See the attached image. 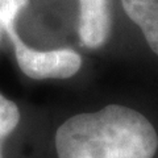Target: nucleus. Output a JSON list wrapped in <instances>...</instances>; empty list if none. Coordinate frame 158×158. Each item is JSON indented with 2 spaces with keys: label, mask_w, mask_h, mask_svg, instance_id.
Returning <instances> with one entry per match:
<instances>
[{
  "label": "nucleus",
  "mask_w": 158,
  "mask_h": 158,
  "mask_svg": "<svg viewBox=\"0 0 158 158\" xmlns=\"http://www.w3.org/2000/svg\"><path fill=\"white\" fill-rule=\"evenodd\" d=\"M29 0H0V27L15 25L19 12L27 7Z\"/></svg>",
  "instance_id": "nucleus-6"
},
{
  "label": "nucleus",
  "mask_w": 158,
  "mask_h": 158,
  "mask_svg": "<svg viewBox=\"0 0 158 158\" xmlns=\"http://www.w3.org/2000/svg\"><path fill=\"white\" fill-rule=\"evenodd\" d=\"M0 158H3V140H0Z\"/></svg>",
  "instance_id": "nucleus-7"
},
{
  "label": "nucleus",
  "mask_w": 158,
  "mask_h": 158,
  "mask_svg": "<svg viewBox=\"0 0 158 158\" xmlns=\"http://www.w3.org/2000/svg\"><path fill=\"white\" fill-rule=\"evenodd\" d=\"M157 149L152 123L118 104L73 116L56 133L58 158H153Z\"/></svg>",
  "instance_id": "nucleus-1"
},
{
  "label": "nucleus",
  "mask_w": 158,
  "mask_h": 158,
  "mask_svg": "<svg viewBox=\"0 0 158 158\" xmlns=\"http://www.w3.org/2000/svg\"><path fill=\"white\" fill-rule=\"evenodd\" d=\"M20 123V111L16 103L0 94V140H4L16 129Z\"/></svg>",
  "instance_id": "nucleus-5"
},
{
  "label": "nucleus",
  "mask_w": 158,
  "mask_h": 158,
  "mask_svg": "<svg viewBox=\"0 0 158 158\" xmlns=\"http://www.w3.org/2000/svg\"><path fill=\"white\" fill-rule=\"evenodd\" d=\"M15 48L17 65L27 77L41 79H67L79 71L82 66L81 56L71 49L37 50L28 46L19 37L15 25L4 28Z\"/></svg>",
  "instance_id": "nucleus-2"
},
{
  "label": "nucleus",
  "mask_w": 158,
  "mask_h": 158,
  "mask_svg": "<svg viewBox=\"0 0 158 158\" xmlns=\"http://www.w3.org/2000/svg\"><path fill=\"white\" fill-rule=\"evenodd\" d=\"M123 8L140 27L150 49L158 56V0H121Z\"/></svg>",
  "instance_id": "nucleus-4"
},
{
  "label": "nucleus",
  "mask_w": 158,
  "mask_h": 158,
  "mask_svg": "<svg viewBox=\"0 0 158 158\" xmlns=\"http://www.w3.org/2000/svg\"><path fill=\"white\" fill-rule=\"evenodd\" d=\"M78 33L82 44L90 49L102 48L111 34V0H79Z\"/></svg>",
  "instance_id": "nucleus-3"
}]
</instances>
